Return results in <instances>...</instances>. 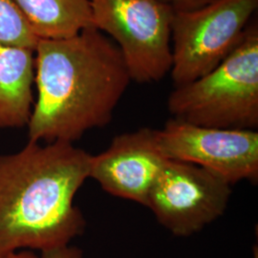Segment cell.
I'll return each mask as SVG.
<instances>
[{
	"mask_svg": "<svg viewBox=\"0 0 258 258\" xmlns=\"http://www.w3.org/2000/svg\"><path fill=\"white\" fill-rule=\"evenodd\" d=\"M37 99L28 122L30 142L72 143L107 125L131 83L115 42L96 28L64 38L38 39Z\"/></svg>",
	"mask_w": 258,
	"mask_h": 258,
	"instance_id": "cell-1",
	"label": "cell"
},
{
	"mask_svg": "<svg viewBox=\"0 0 258 258\" xmlns=\"http://www.w3.org/2000/svg\"><path fill=\"white\" fill-rule=\"evenodd\" d=\"M91 157L72 143L30 142L0 155V258L19 249L68 246L85 220L74 198L89 178Z\"/></svg>",
	"mask_w": 258,
	"mask_h": 258,
	"instance_id": "cell-2",
	"label": "cell"
},
{
	"mask_svg": "<svg viewBox=\"0 0 258 258\" xmlns=\"http://www.w3.org/2000/svg\"><path fill=\"white\" fill-rule=\"evenodd\" d=\"M167 108L176 120L221 129L258 127V21L251 19L239 44L212 71L175 86Z\"/></svg>",
	"mask_w": 258,
	"mask_h": 258,
	"instance_id": "cell-3",
	"label": "cell"
},
{
	"mask_svg": "<svg viewBox=\"0 0 258 258\" xmlns=\"http://www.w3.org/2000/svg\"><path fill=\"white\" fill-rule=\"evenodd\" d=\"M92 26L119 48L132 82H160L172 66L175 10L163 0H89Z\"/></svg>",
	"mask_w": 258,
	"mask_h": 258,
	"instance_id": "cell-4",
	"label": "cell"
},
{
	"mask_svg": "<svg viewBox=\"0 0 258 258\" xmlns=\"http://www.w3.org/2000/svg\"><path fill=\"white\" fill-rule=\"evenodd\" d=\"M258 0H213L201 8L177 11L171 24L175 86L210 73L239 44Z\"/></svg>",
	"mask_w": 258,
	"mask_h": 258,
	"instance_id": "cell-5",
	"label": "cell"
},
{
	"mask_svg": "<svg viewBox=\"0 0 258 258\" xmlns=\"http://www.w3.org/2000/svg\"><path fill=\"white\" fill-rule=\"evenodd\" d=\"M231 185L192 164L168 160L148 197L147 207L176 236L202 231L225 213Z\"/></svg>",
	"mask_w": 258,
	"mask_h": 258,
	"instance_id": "cell-6",
	"label": "cell"
},
{
	"mask_svg": "<svg viewBox=\"0 0 258 258\" xmlns=\"http://www.w3.org/2000/svg\"><path fill=\"white\" fill-rule=\"evenodd\" d=\"M156 131L166 159L200 166L231 185L257 183L256 130L205 127L171 118Z\"/></svg>",
	"mask_w": 258,
	"mask_h": 258,
	"instance_id": "cell-7",
	"label": "cell"
},
{
	"mask_svg": "<svg viewBox=\"0 0 258 258\" xmlns=\"http://www.w3.org/2000/svg\"><path fill=\"white\" fill-rule=\"evenodd\" d=\"M167 161L156 129L144 127L116 136L107 149L92 155L89 178L107 194L147 207Z\"/></svg>",
	"mask_w": 258,
	"mask_h": 258,
	"instance_id": "cell-8",
	"label": "cell"
},
{
	"mask_svg": "<svg viewBox=\"0 0 258 258\" xmlns=\"http://www.w3.org/2000/svg\"><path fill=\"white\" fill-rule=\"evenodd\" d=\"M35 51L0 46V128L28 125L33 105Z\"/></svg>",
	"mask_w": 258,
	"mask_h": 258,
	"instance_id": "cell-9",
	"label": "cell"
},
{
	"mask_svg": "<svg viewBox=\"0 0 258 258\" xmlns=\"http://www.w3.org/2000/svg\"><path fill=\"white\" fill-rule=\"evenodd\" d=\"M39 39L72 37L93 27L89 0H14Z\"/></svg>",
	"mask_w": 258,
	"mask_h": 258,
	"instance_id": "cell-10",
	"label": "cell"
},
{
	"mask_svg": "<svg viewBox=\"0 0 258 258\" xmlns=\"http://www.w3.org/2000/svg\"><path fill=\"white\" fill-rule=\"evenodd\" d=\"M38 37L14 0H0V46L36 50Z\"/></svg>",
	"mask_w": 258,
	"mask_h": 258,
	"instance_id": "cell-11",
	"label": "cell"
},
{
	"mask_svg": "<svg viewBox=\"0 0 258 258\" xmlns=\"http://www.w3.org/2000/svg\"><path fill=\"white\" fill-rule=\"evenodd\" d=\"M41 253L40 258H83V251L81 249L70 247L69 245Z\"/></svg>",
	"mask_w": 258,
	"mask_h": 258,
	"instance_id": "cell-12",
	"label": "cell"
},
{
	"mask_svg": "<svg viewBox=\"0 0 258 258\" xmlns=\"http://www.w3.org/2000/svg\"><path fill=\"white\" fill-rule=\"evenodd\" d=\"M177 11H187L201 8L213 0H163Z\"/></svg>",
	"mask_w": 258,
	"mask_h": 258,
	"instance_id": "cell-13",
	"label": "cell"
},
{
	"mask_svg": "<svg viewBox=\"0 0 258 258\" xmlns=\"http://www.w3.org/2000/svg\"><path fill=\"white\" fill-rule=\"evenodd\" d=\"M5 258H40L36 255L35 253H33L30 250H23V251H17L14 252L12 254L8 255L7 257Z\"/></svg>",
	"mask_w": 258,
	"mask_h": 258,
	"instance_id": "cell-14",
	"label": "cell"
},
{
	"mask_svg": "<svg viewBox=\"0 0 258 258\" xmlns=\"http://www.w3.org/2000/svg\"><path fill=\"white\" fill-rule=\"evenodd\" d=\"M253 258H258V249L256 246L253 248Z\"/></svg>",
	"mask_w": 258,
	"mask_h": 258,
	"instance_id": "cell-15",
	"label": "cell"
}]
</instances>
